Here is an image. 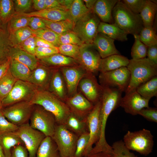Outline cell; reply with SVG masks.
<instances>
[{"mask_svg": "<svg viewBox=\"0 0 157 157\" xmlns=\"http://www.w3.org/2000/svg\"><path fill=\"white\" fill-rule=\"evenodd\" d=\"M118 0H97L92 9L100 20L109 24L114 23L112 12Z\"/></svg>", "mask_w": 157, "mask_h": 157, "instance_id": "22", "label": "cell"}, {"mask_svg": "<svg viewBox=\"0 0 157 157\" xmlns=\"http://www.w3.org/2000/svg\"><path fill=\"white\" fill-rule=\"evenodd\" d=\"M57 68L39 65L33 71L28 82L38 89L48 90L53 75Z\"/></svg>", "mask_w": 157, "mask_h": 157, "instance_id": "19", "label": "cell"}, {"mask_svg": "<svg viewBox=\"0 0 157 157\" xmlns=\"http://www.w3.org/2000/svg\"><path fill=\"white\" fill-rule=\"evenodd\" d=\"M90 10L87 8L83 0H74L68 10L70 19L74 25Z\"/></svg>", "mask_w": 157, "mask_h": 157, "instance_id": "35", "label": "cell"}, {"mask_svg": "<svg viewBox=\"0 0 157 157\" xmlns=\"http://www.w3.org/2000/svg\"><path fill=\"white\" fill-rule=\"evenodd\" d=\"M33 6L37 11L46 9L45 0H33Z\"/></svg>", "mask_w": 157, "mask_h": 157, "instance_id": "59", "label": "cell"}, {"mask_svg": "<svg viewBox=\"0 0 157 157\" xmlns=\"http://www.w3.org/2000/svg\"><path fill=\"white\" fill-rule=\"evenodd\" d=\"M9 56L10 59L24 64L32 71L39 65L38 59L35 55L30 54L19 47L11 48Z\"/></svg>", "mask_w": 157, "mask_h": 157, "instance_id": "25", "label": "cell"}, {"mask_svg": "<svg viewBox=\"0 0 157 157\" xmlns=\"http://www.w3.org/2000/svg\"><path fill=\"white\" fill-rule=\"evenodd\" d=\"M153 137L149 130L143 129L134 132L128 131L124 136L123 141L129 150L147 156L153 150Z\"/></svg>", "mask_w": 157, "mask_h": 157, "instance_id": "5", "label": "cell"}, {"mask_svg": "<svg viewBox=\"0 0 157 157\" xmlns=\"http://www.w3.org/2000/svg\"><path fill=\"white\" fill-rule=\"evenodd\" d=\"M59 46L63 44H74L79 46L83 43L78 36L72 31H69L59 35Z\"/></svg>", "mask_w": 157, "mask_h": 157, "instance_id": "43", "label": "cell"}, {"mask_svg": "<svg viewBox=\"0 0 157 157\" xmlns=\"http://www.w3.org/2000/svg\"><path fill=\"white\" fill-rule=\"evenodd\" d=\"M13 6L10 0H0V20L6 23L13 16Z\"/></svg>", "mask_w": 157, "mask_h": 157, "instance_id": "41", "label": "cell"}, {"mask_svg": "<svg viewBox=\"0 0 157 157\" xmlns=\"http://www.w3.org/2000/svg\"><path fill=\"white\" fill-rule=\"evenodd\" d=\"M3 107L2 105L1 100L0 98V110H1Z\"/></svg>", "mask_w": 157, "mask_h": 157, "instance_id": "64", "label": "cell"}, {"mask_svg": "<svg viewBox=\"0 0 157 157\" xmlns=\"http://www.w3.org/2000/svg\"><path fill=\"white\" fill-rule=\"evenodd\" d=\"M78 137L64 125L57 124L51 138L56 144L61 157H74Z\"/></svg>", "mask_w": 157, "mask_h": 157, "instance_id": "7", "label": "cell"}, {"mask_svg": "<svg viewBox=\"0 0 157 157\" xmlns=\"http://www.w3.org/2000/svg\"><path fill=\"white\" fill-rule=\"evenodd\" d=\"M42 64L48 67L59 69L61 67L79 65L74 59L59 53L40 60Z\"/></svg>", "mask_w": 157, "mask_h": 157, "instance_id": "27", "label": "cell"}, {"mask_svg": "<svg viewBox=\"0 0 157 157\" xmlns=\"http://www.w3.org/2000/svg\"><path fill=\"white\" fill-rule=\"evenodd\" d=\"M147 120L157 123V109L156 108L149 107L141 110L138 113Z\"/></svg>", "mask_w": 157, "mask_h": 157, "instance_id": "50", "label": "cell"}, {"mask_svg": "<svg viewBox=\"0 0 157 157\" xmlns=\"http://www.w3.org/2000/svg\"><path fill=\"white\" fill-rule=\"evenodd\" d=\"M115 40L106 35L98 32L92 44L101 58L116 54H119L114 44Z\"/></svg>", "mask_w": 157, "mask_h": 157, "instance_id": "21", "label": "cell"}, {"mask_svg": "<svg viewBox=\"0 0 157 157\" xmlns=\"http://www.w3.org/2000/svg\"><path fill=\"white\" fill-rule=\"evenodd\" d=\"M127 67L130 74V78L125 94L135 91L139 86L157 76V65L146 57L130 60Z\"/></svg>", "mask_w": 157, "mask_h": 157, "instance_id": "2", "label": "cell"}, {"mask_svg": "<svg viewBox=\"0 0 157 157\" xmlns=\"http://www.w3.org/2000/svg\"><path fill=\"white\" fill-rule=\"evenodd\" d=\"M147 56L150 60L157 65V44L148 47Z\"/></svg>", "mask_w": 157, "mask_h": 157, "instance_id": "56", "label": "cell"}, {"mask_svg": "<svg viewBox=\"0 0 157 157\" xmlns=\"http://www.w3.org/2000/svg\"><path fill=\"white\" fill-rule=\"evenodd\" d=\"M98 32L114 40L124 42L128 40V34L114 23L109 24L101 22L98 26Z\"/></svg>", "mask_w": 157, "mask_h": 157, "instance_id": "28", "label": "cell"}, {"mask_svg": "<svg viewBox=\"0 0 157 157\" xmlns=\"http://www.w3.org/2000/svg\"><path fill=\"white\" fill-rule=\"evenodd\" d=\"M13 16L14 17H37L52 21L70 19L68 10L57 8L46 9L29 13H17Z\"/></svg>", "mask_w": 157, "mask_h": 157, "instance_id": "20", "label": "cell"}, {"mask_svg": "<svg viewBox=\"0 0 157 157\" xmlns=\"http://www.w3.org/2000/svg\"><path fill=\"white\" fill-rule=\"evenodd\" d=\"M11 34H13L15 43L19 44L30 37L34 36L33 30L28 26L20 28Z\"/></svg>", "mask_w": 157, "mask_h": 157, "instance_id": "46", "label": "cell"}, {"mask_svg": "<svg viewBox=\"0 0 157 157\" xmlns=\"http://www.w3.org/2000/svg\"><path fill=\"white\" fill-rule=\"evenodd\" d=\"M28 26L33 31L46 27L44 23L40 18L34 17H30Z\"/></svg>", "mask_w": 157, "mask_h": 157, "instance_id": "54", "label": "cell"}, {"mask_svg": "<svg viewBox=\"0 0 157 157\" xmlns=\"http://www.w3.org/2000/svg\"><path fill=\"white\" fill-rule=\"evenodd\" d=\"M38 89L28 82L17 80L8 94L2 100L3 107L21 101H30Z\"/></svg>", "mask_w": 157, "mask_h": 157, "instance_id": "11", "label": "cell"}, {"mask_svg": "<svg viewBox=\"0 0 157 157\" xmlns=\"http://www.w3.org/2000/svg\"><path fill=\"white\" fill-rule=\"evenodd\" d=\"M33 31L35 37L47 41L56 47L59 46V35L49 29L46 27Z\"/></svg>", "mask_w": 157, "mask_h": 157, "instance_id": "39", "label": "cell"}, {"mask_svg": "<svg viewBox=\"0 0 157 157\" xmlns=\"http://www.w3.org/2000/svg\"><path fill=\"white\" fill-rule=\"evenodd\" d=\"M157 11V4L151 0H147L139 15L144 27H152Z\"/></svg>", "mask_w": 157, "mask_h": 157, "instance_id": "32", "label": "cell"}, {"mask_svg": "<svg viewBox=\"0 0 157 157\" xmlns=\"http://www.w3.org/2000/svg\"><path fill=\"white\" fill-rule=\"evenodd\" d=\"M101 105L100 100L94 105L93 109L86 117L90 137L84 157L89 155L93 148V145L97 143L100 138L101 126L99 114Z\"/></svg>", "mask_w": 157, "mask_h": 157, "instance_id": "15", "label": "cell"}, {"mask_svg": "<svg viewBox=\"0 0 157 157\" xmlns=\"http://www.w3.org/2000/svg\"><path fill=\"white\" fill-rule=\"evenodd\" d=\"M112 16L114 23L128 34L139 35L144 27L140 15L132 12L121 0L114 7Z\"/></svg>", "mask_w": 157, "mask_h": 157, "instance_id": "4", "label": "cell"}, {"mask_svg": "<svg viewBox=\"0 0 157 157\" xmlns=\"http://www.w3.org/2000/svg\"><path fill=\"white\" fill-rule=\"evenodd\" d=\"M0 157H5L0 144Z\"/></svg>", "mask_w": 157, "mask_h": 157, "instance_id": "63", "label": "cell"}, {"mask_svg": "<svg viewBox=\"0 0 157 157\" xmlns=\"http://www.w3.org/2000/svg\"><path fill=\"white\" fill-rule=\"evenodd\" d=\"M133 35L135 41L131 50L132 59H139L146 58L148 47L141 41L139 35Z\"/></svg>", "mask_w": 157, "mask_h": 157, "instance_id": "40", "label": "cell"}, {"mask_svg": "<svg viewBox=\"0 0 157 157\" xmlns=\"http://www.w3.org/2000/svg\"><path fill=\"white\" fill-rule=\"evenodd\" d=\"M40 18L44 23L46 27L58 35L72 31L73 27V23L70 19L59 21H52Z\"/></svg>", "mask_w": 157, "mask_h": 157, "instance_id": "33", "label": "cell"}, {"mask_svg": "<svg viewBox=\"0 0 157 157\" xmlns=\"http://www.w3.org/2000/svg\"><path fill=\"white\" fill-rule=\"evenodd\" d=\"M129 60L119 54H114L101 58L98 71L104 72L116 69L123 67H127Z\"/></svg>", "mask_w": 157, "mask_h": 157, "instance_id": "23", "label": "cell"}, {"mask_svg": "<svg viewBox=\"0 0 157 157\" xmlns=\"http://www.w3.org/2000/svg\"><path fill=\"white\" fill-rule=\"evenodd\" d=\"M59 69L66 84L68 97L72 96L77 92L81 80L88 73L79 65L63 67Z\"/></svg>", "mask_w": 157, "mask_h": 157, "instance_id": "14", "label": "cell"}, {"mask_svg": "<svg viewBox=\"0 0 157 157\" xmlns=\"http://www.w3.org/2000/svg\"><path fill=\"white\" fill-rule=\"evenodd\" d=\"M20 44L22 47L21 49L30 54L35 55L36 46L35 36L30 37Z\"/></svg>", "mask_w": 157, "mask_h": 157, "instance_id": "52", "label": "cell"}, {"mask_svg": "<svg viewBox=\"0 0 157 157\" xmlns=\"http://www.w3.org/2000/svg\"><path fill=\"white\" fill-rule=\"evenodd\" d=\"M101 20L92 10L77 21L74 25L72 31L85 44H92L98 33Z\"/></svg>", "mask_w": 157, "mask_h": 157, "instance_id": "6", "label": "cell"}, {"mask_svg": "<svg viewBox=\"0 0 157 157\" xmlns=\"http://www.w3.org/2000/svg\"><path fill=\"white\" fill-rule=\"evenodd\" d=\"M16 9L18 13H23L28 10L31 6L32 0H16L14 1Z\"/></svg>", "mask_w": 157, "mask_h": 157, "instance_id": "55", "label": "cell"}, {"mask_svg": "<svg viewBox=\"0 0 157 157\" xmlns=\"http://www.w3.org/2000/svg\"><path fill=\"white\" fill-rule=\"evenodd\" d=\"M147 0H123L121 1L133 13L139 14L146 3Z\"/></svg>", "mask_w": 157, "mask_h": 157, "instance_id": "48", "label": "cell"}, {"mask_svg": "<svg viewBox=\"0 0 157 157\" xmlns=\"http://www.w3.org/2000/svg\"><path fill=\"white\" fill-rule=\"evenodd\" d=\"M0 144L5 157H10L12 148L24 143L16 132L0 133Z\"/></svg>", "mask_w": 157, "mask_h": 157, "instance_id": "26", "label": "cell"}, {"mask_svg": "<svg viewBox=\"0 0 157 157\" xmlns=\"http://www.w3.org/2000/svg\"><path fill=\"white\" fill-rule=\"evenodd\" d=\"M9 68L12 75L17 80L28 82L32 73V71L26 65L11 59Z\"/></svg>", "mask_w": 157, "mask_h": 157, "instance_id": "31", "label": "cell"}, {"mask_svg": "<svg viewBox=\"0 0 157 157\" xmlns=\"http://www.w3.org/2000/svg\"><path fill=\"white\" fill-rule=\"evenodd\" d=\"M78 89L94 105L101 100L103 88L98 83L92 73H88L81 79L79 83Z\"/></svg>", "mask_w": 157, "mask_h": 157, "instance_id": "16", "label": "cell"}, {"mask_svg": "<svg viewBox=\"0 0 157 157\" xmlns=\"http://www.w3.org/2000/svg\"><path fill=\"white\" fill-rule=\"evenodd\" d=\"M17 80L11 74L9 68L0 79V98L1 101L8 94Z\"/></svg>", "mask_w": 157, "mask_h": 157, "instance_id": "36", "label": "cell"}, {"mask_svg": "<svg viewBox=\"0 0 157 157\" xmlns=\"http://www.w3.org/2000/svg\"><path fill=\"white\" fill-rule=\"evenodd\" d=\"M113 157H137L125 146L122 140L114 142L111 146Z\"/></svg>", "mask_w": 157, "mask_h": 157, "instance_id": "42", "label": "cell"}, {"mask_svg": "<svg viewBox=\"0 0 157 157\" xmlns=\"http://www.w3.org/2000/svg\"><path fill=\"white\" fill-rule=\"evenodd\" d=\"M36 157H61L55 142L51 137H46L37 150Z\"/></svg>", "mask_w": 157, "mask_h": 157, "instance_id": "29", "label": "cell"}, {"mask_svg": "<svg viewBox=\"0 0 157 157\" xmlns=\"http://www.w3.org/2000/svg\"><path fill=\"white\" fill-rule=\"evenodd\" d=\"M89 132L85 133L78 137L76 152L74 157H84L85 150L89 139Z\"/></svg>", "mask_w": 157, "mask_h": 157, "instance_id": "45", "label": "cell"}, {"mask_svg": "<svg viewBox=\"0 0 157 157\" xmlns=\"http://www.w3.org/2000/svg\"><path fill=\"white\" fill-rule=\"evenodd\" d=\"M149 100L142 97L135 91L122 97L120 106L126 113L135 115L142 109L149 107Z\"/></svg>", "mask_w": 157, "mask_h": 157, "instance_id": "18", "label": "cell"}, {"mask_svg": "<svg viewBox=\"0 0 157 157\" xmlns=\"http://www.w3.org/2000/svg\"><path fill=\"white\" fill-rule=\"evenodd\" d=\"M58 48L59 53L76 60L79 53V46L74 44H63Z\"/></svg>", "mask_w": 157, "mask_h": 157, "instance_id": "44", "label": "cell"}, {"mask_svg": "<svg viewBox=\"0 0 157 157\" xmlns=\"http://www.w3.org/2000/svg\"><path fill=\"white\" fill-rule=\"evenodd\" d=\"M59 53L58 47L54 48L36 47L35 56L38 59L41 60Z\"/></svg>", "mask_w": 157, "mask_h": 157, "instance_id": "49", "label": "cell"}, {"mask_svg": "<svg viewBox=\"0 0 157 157\" xmlns=\"http://www.w3.org/2000/svg\"><path fill=\"white\" fill-rule=\"evenodd\" d=\"M35 40L36 47L51 48L56 47L51 43L38 37H35Z\"/></svg>", "mask_w": 157, "mask_h": 157, "instance_id": "58", "label": "cell"}, {"mask_svg": "<svg viewBox=\"0 0 157 157\" xmlns=\"http://www.w3.org/2000/svg\"><path fill=\"white\" fill-rule=\"evenodd\" d=\"M10 42L6 31L0 28V65L10 58Z\"/></svg>", "mask_w": 157, "mask_h": 157, "instance_id": "37", "label": "cell"}, {"mask_svg": "<svg viewBox=\"0 0 157 157\" xmlns=\"http://www.w3.org/2000/svg\"><path fill=\"white\" fill-rule=\"evenodd\" d=\"M18 126L8 121L0 110V133L6 131L15 132Z\"/></svg>", "mask_w": 157, "mask_h": 157, "instance_id": "51", "label": "cell"}, {"mask_svg": "<svg viewBox=\"0 0 157 157\" xmlns=\"http://www.w3.org/2000/svg\"><path fill=\"white\" fill-rule=\"evenodd\" d=\"M83 1L87 8L92 10L97 0H83Z\"/></svg>", "mask_w": 157, "mask_h": 157, "instance_id": "62", "label": "cell"}, {"mask_svg": "<svg viewBox=\"0 0 157 157\" xmlns=\"http://www.w3.org/2000/svg\"><path fill=\"white\" fill-rule=\"evenodd\" d=\"M101 58L92 44L84 43L80 46L76 61L88 73H94L98 69Z\"/></svg>", "mask_w": 157, "mask_h": 157, "instance_id": "13", "label": "cell"}, {"mask_svg": "<svg viewBox=\"0 0 157 157\" xmlns=\"http://www.w3.org/2000/svg\"><path fill=\"white\" fill-rule=\"evenodd\" d=\"M34 106L29 101H23L3 107L1 111L8 121L19 126L29 122Z\"/></svg>", "mask_w": 157, "mask_h": 157, "instance_id": "9", "label": "cell"}, {"mask_svg": "<svg viewBox=\"0 0 157 157\" xmlns=\"http://www.w3.org/2000/svg\"><path fill=\"white\" fill-rule=\"evenodd\" d=\"M29 121L33 128L42 132L46 137H52L57 124L52 113L40 105H34Z\"/></svg>", "mask_w": 157, "mask_h": 157, "instance_id": "8", "label": "cell"}, {"mask_svg": "<svg viewBox=\"0 0 157 157\" xmlns=\"http://www.w3.org/2000/svg\"><path fill=\"white\" fill-rule=\"evenodd\" d=\"M10 58L6 62L0 65V79L8 69L10 63Z\"/></svg>", "mask_w": 157, "mask_h": 157, "instance_id": "60", "label": "cell"}, {"mask_svg": "<svg viewBox=\"0 0 157 157\" xmlns=\"http://www.w3.org/2000/svg\"><path fill=\"white\" fill-rule=\"evenodd\" d=\"M16 133L23 142L28 157H36L38 147L46 137L42 132L33 128L29 122L18 126Z\"/></svg>", "mask_w": 157, "mask_h": 157, "instance_id": "12", "label": "cell"}, {"mask_svg": "<svg viewBox=\"0 0 157 157\" xmlns=\"http://www.w3.org/2000/svg\"><path fill=\"white\" fill-rule=\"evenodd\" d=\"M99 78L100 85L103 86L116 88L125 92L129 83L130 74L127 67L115 70L100 72Z\"/></svg>", "mask_w": 157, "mask_h": 157, "instance_id": "10", "label": "cell"}, {"mask_svg": "<svg viewBox=\"0 0 157 157\" xmlns=\"http://www.w3.org/2000/svg\"><path fill=\"white\" fill-rule=\"evenodd\" d=\"M12 19L9 26V30L12 34L17 30L27 26L30 19V17L25 16L14 17Z\"/></svg>", "mask_w": 157, "mask_h": 157, "instance_id": "47", "label": "cell"}, {"mask_svg": "<svg viewBox=\"0 0 157 157\" xmlns=\"http://www.w3.org/2000/svg\"><path fill=\"white\" fill-rule=\"evenodd\" d=\"M30 102L41 106L52 113L58 124H63L71 113L65 102L48 90L38 89Z\"/></svg>", "mask_w": 157, "mask_h": 157, "instance_id": "3", "label": "cell"}, {"mask_svg": "<svg viewBox=\"0 0 157 157\" xmlns=\"http://www.w3.org/2000/svg\"><path fill=\"white\" fill-rule=\"evenodd\" d=\"M85 157H113V156L112 155L107 153L100 152L89 155Z\"/></svg>", "mask_w": 157, "mask_h": 157, "instance_id": "61", "label": "cell"}, {"mask_svg": "<svg viewBox=\"0 0 157 157\" xmlns=\"http://www.w3.org/2000/svg\"><path fill=\"white\" fill-rule=\"evenodd\" d=\"M48 90L64 102L68 97L66 84L59 68L54 72Z\"/></svg>", "mask_w": 157, "mask_h": 157, "instance_id": "24", "label": "cell"}, {"mask_svg": "<svg viewBox=\"0 0 157 157\" xmlns=\"http://www.w3.org/2000/svg\"><path fill=\"white\" fill-rule=\"evenodd\" d=\"M156 31L153 27H144L139 34L140 40L148 47L157 44Z\"/></svg>", "mask_w": 157, "mask_h": 157, "instance_id": "38", "label": "cell"}, {"mask_svg": "<svg viewBox=\"0 0 157 157\" xmlns=\"http://www.w3.org/2000/svg\"><path fill=\"white\" fill-rule=\"evenodd\" d=\"M64 102L71 113L81 119L86 118L94 106L78 91L72 96L68 97Z\"/></svg>", "mask_w": 157, "mask_h": 157, "instance_id": "17", "label": "cell"}, {"mask_svg": "<svg viewBox=\"0 0 157 157\" xmlns=\"http://www.w3.org/2000/svg\"><path fill=\"white\" fill-rule=\"evenodd\" d=\"M136 92L144 98L149 100L157 96V76L142 84L137 88Z\"/></svg>", "mask_w": 157, "mask_h": 157, "instance_id": "34", "label": "cell"}, {"mask_svg": "<svg viewBox=\"0 0 157 157\" xmlns=\"http://www.w3.org/2000/svg\"><path fill=\"white\" fill-rule=\"evenodd\" d=\"M10 157H28V152L24 145L20 144L12 148Z\"/></svg>", "mask_w": 157, "mask_h": 157, "instance_id": "53", "label": "cell"}, {"mask_svg": "<svg viewBox=\"0 0 157 157\" xmlns=\"http://www.w3.org/2000/svg\"><path fill=\"white\" fill-rule=\"evenodd\" d=\"M46 9L57 8L66 10L63 6L62 0H45Z\"/></svg>", "mask_w": 157, "mask_h": 157, "instance_id": "57", "label": "cell"}, {"mask_svg": "<svg viewBox=\"0 0 157 157\" xmlns=\"http://www.w3.org/2000/svg\"><path fill=\"white\" fill-rule=\"evenodd\" d=\"M63 125L78 136L85 133L88 132L86 118L81 119L71 113Z\"/></svg>", "mask_w": 157, "mask_h": 157, "instance_id": "30", "label": "cell"}, {"mask_svg": "<svg viewBox=\"0 0 157 157\" xmlns=\"http://www.w3.org/2000/svg\"><path fill=\"white\" fill-rule=\"evenodd\" d=\"M102 86L103 91L99 114L101 132L99 139L95 146L96 149L100 151L107 150L110 147L105 137L106 122L111 113L120 106L122 92L116 88Z\"/></svg>", "mask_w": 157, "mask_h": 157, "instance_id": "1", "label": "cell"}]
</instances>
